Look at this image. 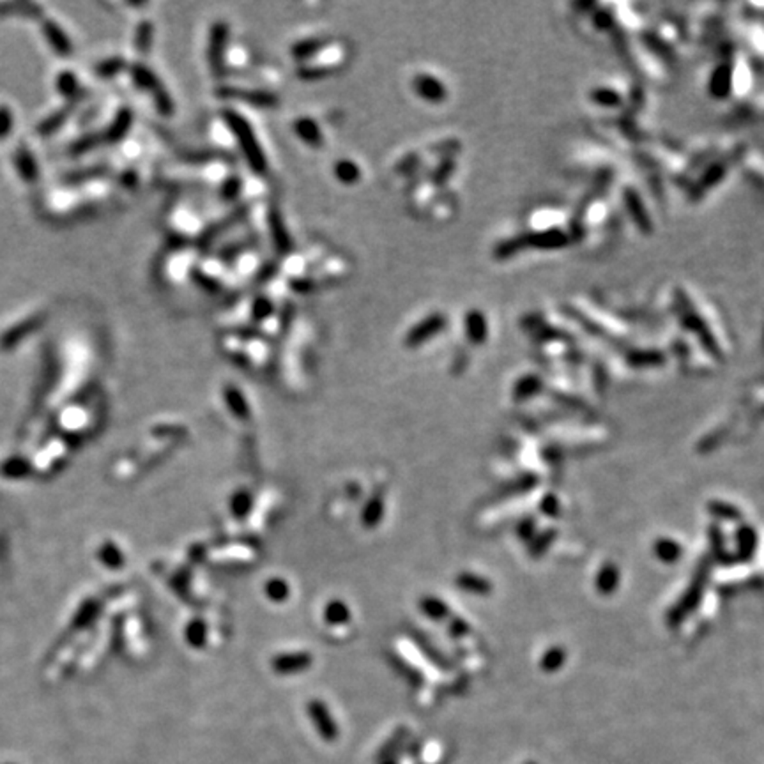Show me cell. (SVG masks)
Returning <instances> with one entry per match:
<instances>
[{
	"label": "cell",
	"mask_w": 764,
	"mask_h": 764,
	"mask_svg": "<svg viewBox=\"0 0 764 764\" xmlns=\"http://www.w3.org/2000/svg\"><path fill=\"white\" fill-rule=\"evenodd\" d=\"M418 89H420V92L423 96H430V98H437V92H439L441 96V84L437 85L432 78H428V76H423V78L418 80Z\"/></svg>",
	"instance_id": "obj_1"
}]
</instances>
